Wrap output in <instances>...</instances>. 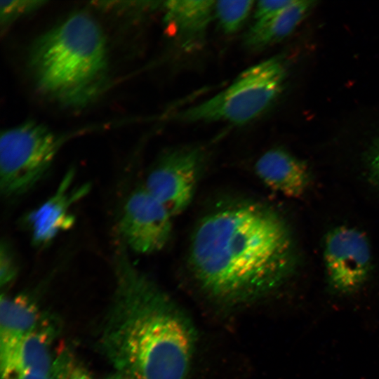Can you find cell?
I'll return each instance as SVG.
<instances>
[{
    "instance_id": "cell-7",
    "label": "cell",
    "mask_w": 379,
    "mask_h": 379,
    "mask_svg": "<svg viewBox=\"0 0 379 379\" xmlns=\"http://www.w3.org/2000/svg\"><path fill=\"white\" fill-rule=\"evenodd\" d=\"M172 218L144 186L136 188L127 197L120 217L123 244L139 254L161 251L171 237Z\"/></svg>"
},
{
    "instance_id": "cell-8",
    "label": "cell",
    "mask_w": 379,
    "mask_h": 379,
    "mask_svg": "<svg viewBox=\"0 0 379 379\" xmlns=\"http://www.w3.org/2000/svg\"><path fill=\"white\" fill-rule=\"evenodd\" d=\"M324 260L328 282L333 291L346 294L356 291L371 272L369 241L362 232L354 227H337L326 234Z\"/></svg>"
},
{
    "instance_id": "cell-21",
    "label": "cell",
    "mask_w": 379,
    "mask_h": 379,
    "mask_svg": "<svg viewBox=\"0 0 379 379\" xmlns=\"http://www.w3.org/2000/svg\"><path fill=\"white\" fill-rule=\"evenodd\" d=\"M379 161V140L373 146L369 155L368 162Z\"/></svg>"
},
{
    "instance_id": "cell-19",
    "label": "cell",
    "mask_w": 379,
    "mask_h": 379,
    "mask_svg": "<svg viewBox=\"0 0 379 379\" xmlns=\"http://www.w3.org/2000/svg\"><path fill=\"white\" fill-rule=\"evenodd\" d=\"M293 0H275L258 1L254 13L255 22L267 19L283 9Z\"/></svg>"
},
{
    "instance_id": "cell-6",
    "label": "cell",
    "mask_w": 379,
    "mask_h": 379,
    "mask_svg": "<svg viewBox=\"0 0 379 379\" xmlns=\"http://www.w3.org/2000/svg\"><path fill=\"white\" fill-rule=\"evenodd\" d=\"M204 152L186 147L164 152L147 174L145 188L174 217L182 213L194 197Z\"/></svg>"
},
{
    "instance_id": "cell-16",
    "label": "cell",
    "mask_w": 379,
    "mask_h": 379,
    "mask_svg": "<svg viewBox=\"0 0 379 379\" xmlns=\"http://www.w3.org/2000/svg\"><path fill=\"white\" fill-rule=\"evenodd\" d=\"M52 375L53 379H92L88 371L67 347L55 356Z\"/></svg>"
},
{
    "instance_id": "cell-13",
    "label": "cell",
    "mask_w": 379,
    "mask_h": 379,
    "mask_svg": "<svg viewBox=\"0 0 379 379\" xmlns=\"http://www.w3.org/2000/svg\"><path fill=\"white\" fill-rule=\"evenodd\" d=\"M314 1L293 0L274 15L256 21L244 37L245 45L253 50L264 48L288 36L307 16Z\"/></svg>"
},
{
    "instance_id": "cell-10",
    "label": "cell",
    "mask_w": 379,
    "mask_h": 379,
    "mask_svg": "<svg viewBox=\"0 0 379 379\" xmlns=\"http://www.w3.org/2000/svg\"><path fill=\"white\" fill-rule=\"evenodd\" d=\"M42 315L34 298L25 293L1 295L0 302V361L1 379L13 373L17 353L25 337Z\"/></svg>"
},
{
    "instance_id": "cell-5",
    "label": "cell",
    "mask_w": 379,
    "mask_h": 379,
    "mask_svg": "<svg viewBox=\"0 0 379 379\" xmlns=\"http://www.w3.org/2000/svg\"><path fill=\"white\" fill-rule=\"evenodd\" d=\"M62 138L43 124L27 121L3 131L0 138V190L5 198L20 197L47 173Z\"/></svg>"
},
{
    "instance_id": "cell-4",
    "label": "cell",
    "mask_w": 379,
    "mask_h": 379,
    "mask_svg": "<svg viewBox=\"0 0 379 379\" xmlns=\"http://www.w3.org/2000/svg\"><path fill=\"white\" fill-rule=\"evenodd\" d=\"M286 75V67L280 58H268L245 69L223 91L178 113L175 118L190 123H248L277 98Z\"/></svg>"
},
{
    "instance_id": "cell-12",
    "label": "cell",
    "mask_w": 379,
    "mask_h": 379,
    "mask_svg": "<svg viewBox=\"0 0 379 379\" xmlns=\"http://www.w3.org/2000/svg\"><path fill=\"white\" fill-rule=\"evenodd\" d=\"M215 1H168L164 4V22L185 49L202 42L214 17Z\"/></svg>"
},
{
    "instance_id": "cell-17",
    "label": "cell",
    "mask_w": 379,
    "mask_h": 379,
    "mask_svg": "<svg viewBox=\"0 0 379 379\" xmlns=\"http://www.w3.org/2000/svg\"><path fill=\"white\" fill-rule=\"evenodd\" d=\"M45 1L11 0L0 1V21L6 27L19 18L43 6Z\"/></svg>"
},
{
    "instance_id": "cell-2",
    "label": "cell",
    "mask_w": 379,
    "mask_h": 379,
    "mask_svg": "<svg viewBox=\"0 0 379 379\" xmlns=\"http://www.w3.org/2000/svg\"><path fill=\"white\" fill-rule=\"evenodd\" d=\"M127 251L121 244L114 258L115 287L100 348L115 371L133 379H186L194 345L191 326Z\"/></svg>"
},
{
    "instance_id": "cell-3",
    "label": "cell",
    "mask_w": 379,
    "mask_h": 379,
    "mask_svg": "<svg viewBox=\"0 0 379 379\" xmlns=\"http://www.w3.org/2000/svg\"><path fill=\"white\" fill-rule=\"evenodd\" d=\"M28 65L36 87L46 97L72 109L87 107L109 82L104 30L89 13H72L34 40Z\"/></svg>"
},
{
    "instance_id": "cell-9",
    "label": "cell",
    "mask_w": 379,
    "mask_h": 379,
    "mask_svg": "<svg viewBox=\"0 0 379 379\" xmlns=\"http://www.w3.org/2000/svg\"><path fill=\"white\" fill-rule=\"evenodd\" d=\"M74 175L73 169L68 171L56 192L28 215L27 223L34 246L48 244L60 232L73 225L74 219L70 208L90 188L88 185L73 187Z\"/></svg>"
},
{
    "instance_id": "cell-22",
    "label": "cell",
    "mask_w": 379,
    "mask_h": 379,
    "mask_svg": "<svg viewBox=\"0 0 379 379\" xmlns=\"http://www.w3.org/2000/svg\"><path fill=\"white\" fill-rule=\"evenodd\" d=\"M369 167L373 176L379 182V162H369Z\"/></svg>"
},
{
    "instance_id": "cell-15",
    "label": "cell",
    "mask_w": 379,
    "mask_h": 379,
    "mask_svg": "<svg viewBox=\"0 0 379 379\" xmlns=\"http://www.w3.org/2000/svg\"><path fill=\"white\" fill-rule=\"evenodd\" d=\"M253 4V1H215L214 17L225 33H234L247 19Z\"/></svg>"
},
{
    "instance_id": "cell-11",
    "label": "cell",
    "mask_w": 379,
    "mask_h": 379,
    "mask_svg": "<svg viewBox=\"0 0 379 379\" xmlns=\"http://www.w3.org/2000/svg\"><path fill=\"white\" fill-rule=\"evenodd\" d=\"M255 171L265 185L288 197H302L310 182L307 164L281 148L262 154L255 162Z\"/></svg>"
},
{
    "instance_id": "cell-20",
    "label": "cell",
    "mask_w": 379,
    "mask_h": 379,
    "mask_svg": "<svg viewBox=\"0 0 379 379\" xmlns=\"http://www.w3.org/2000/svg\"><path fill=\"white\" fill-rule=\"evenodd\" d=\"M8 379H53V378L51 374L34 371H24L15 373Z\"/></svg>"
},
{
    "instance_id": "cell-18",
    "label": "cell",
    "mask_w": 379,
    "mask_h": 379,
    "mask_svg": "<svg viewBox=\"0 0 379 379\" xmlns=\"http://www.w3.org/2000/svg\"><path fill=\"white\" fill-rule=\"evenodd\" d=\"M18 273L17 262L8 242L2 241L0 249L1 286H6L15 278Z\"/></svg>"
},
{
    "instance_id": "cell-1",
    "label": "cell",
    "mask_w": 379,
    "mask_h": 379,
    "mask_svg": "<svg viewBox=\"0 0 379 379\" xmlns=\"http://www.w3.org/2000/svg\"><path fill=\"white\" fill-rule=\"evenodd\" d=\"M295 255L281 215L263 204L243 201L216 208L199 222L189 263L209 295L237 302L281 286L294 270Z\"/></svg>"
},
{
    "instance_id": "cell-14",
    "label": "cell",
    "mask_w": 379,
    "mask_h": 379,
    "mask_svg": "<svg viewBox=\"0 0 379 379\" xmlns=\"http://www.w3.org/2000/svg\"><path fill=\"white\" fill-rule=\"evenodd\" d=\"M57 327L56 320L42 315L35 328L22 341L11 375L24 371L52 375L54 357L51 345L58 332Z\"/></svg>"
}]
</instances>
